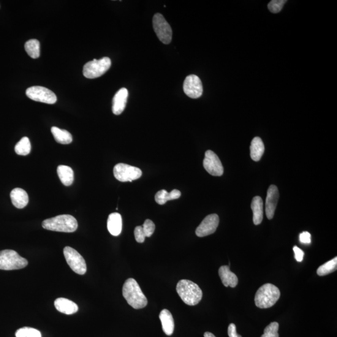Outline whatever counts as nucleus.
<instances>
[{"label":"nucleus","instance_id":"nucleus-18","mask_svg":"<svg viewBox=\"0 0 337 337\" xmlns=\"http://www.w3.org/2000/svg\"><path fill=\"white\" fill-rule=\"evenodd\" d=\"M11 200L15 207L18 209L25 208L29 202L28 195L23 189L15 188L10 193Z\"/></svg>","mask_w":337,"mask_h":337},{"label":"nucleus","instance_id":"nucleus-8","mask_svg":"<svg viewBox=\"0 0 337 337\" xmlns=\"http://www.w3.org/2000/svg\"><path fill=\"white\" fill-rule=\"evenodd\" d=\"M153 23L154 31L160 41L165 45L170 44L172 40L173 31L164 16L156 13L154 16Z\"/></svg>","mask_w":337,"mask_h":337},{"label":"nucleus","instance_id":"nucleus-16","mask_svg":"<svg viewBox=\"0 0 337 337\" xmlns=\"http://www.w3.org/2000/svg\"><path fill=\"white\" fill-rule=\"evenodd\" d=\"M54 306L57 311L66 315L75 314L78 311L77 304L65 298H56L54 301Z\"/></svg>","mask_w":337,"mask_h":337},{"label":"nucleus","instance_id":"nucleus-29","mask_svg":"<svg viewBox=\"0 0 337 337\" xmlns=\"http://www.w3.org/2000/svg\"><path fill=\"white\" fill-rule=\"evenodd\" d=\"M16 337H42L40 331L31 327H23L16 331Z\"/></svg>","mask_w":337,"mask_h":337},{"label":"nucleus","instance_id":"nucleus-1","mask_svg":"<svg viewBox=\"0 0 337 337\" xmlns=\"http://www.w3.org/2000/svg\"><path fill=\"white\" fill-rule=\"evenodd\" d=\"M123 295L127 304L135 309L145 308L148 304V300L140 285L135 279L130 278L124 282L123 287Z\"/></svg>","mask_w":337,"mask_h":337},{"label":"nucleus","instance_id":"nucleus-17","mask_svg":"<svg viewBox=\"0 0 337 337\" xmlns=\"http://www.w3.org/2000/svg\"><path fill=\"white\" fill-rule=\"evenodd\" d=\"M219 275L225 287L234 288L238 284V278L234 273L230 270L229 266L223 265L219 269Z\"/></svg>","mask_w":337,"mask_h":337},{"label":"nucleus","instance_id":"nucleus-22","mask_svg":"<svg viewBox=\"0 0 337 337\" xmlns=\"http://www.w3.org/2000/svg\"><path fill=\"white\" fill-rule=\"evenodd\" d=\"M250 149H251V156L253 161H259L265 151L264 145L261 138L255 137L253 139Z\"/></svg>","mask_w":337,"mask_h":337},{"label":"nucleus","instance_id":"nucleus-26","mask_svg":"<svg viewBox=\"0 0 337 337\" xmlns=\"http://www.w3.org/2000/svg\"><path fill=\"white\" fill-rule=\"evenodd\" d=\"M27 54L33 59L39 58L40 56V43L39 40L32 39L28 41L24 45Z\"/></svg>","mask_w":337,"mask_h":337},{"label":"nucleus","instance_id":"nucleus-3","mask_svg":"<svg viewBox=\"0 0 337 337\" xmlns=\"http://www.w3.org/2000/svg\"><path fill=\"white\" fill-rule=\"evenodd\" d=\"M42 226L46 230L70 233L77 230L78 224L74 217L63 214L45 220Z\"/></svg>","mask_w":337,"mask_h":337},{"label":"nucleus","instance_id":"nucleus-32","mask_svg":"<svg viewBox=\"0 0 337 337\" xmlns=\"http://www.w3.org/2000/svg\"><path fill=\"white\" fill-rule=\"evenodd\" d=\"M142 227L146 238H150L153 234L155 224L150 219H146Z\"/></svg>","mask_w":337,"mask_h":337},{"label":"nucleus","instance_id":"nucleus-24","mask_svg":"<svg viewBox=\"0 0 337 337\" xmlns=\"http://www.w3.org/2000/svg\"><path fill=\"white\" fill-rule=\"evenodd\" d=\"M57 173L62 184L66 186H70L74 181V172L72 168L67 165H59L57 168Z\"/></svg>","mask_w":337,"mask_h":337},{"label":"nucleus","instance_id":"nucleus-37","mask_svg":"<svg viewBox=\"0 0 337 337\" xmlns=\"http://www.w3.org/2000/svg\"><path fill=\"white\" fill-rule=\"evenodd\" d=\"M205 337H216V336L211 332H206L205 333Z\"/></svg>","mask_w":337,"mask_h":337},{"label":"nucleus","instance_id":"nucleus-30","mask_svg":"<svg viewBox=\"0 0 337 337\" xmlns=\"http://www.w3.org/2000/svg\"><path fill=\"white\" fill-rule=\"evenodd\" d=\"M279 328L278 323L272 322L265 328L264 333L261 337H279Z\"/></svg>","mask_w":337,"mask_h":337},{"label":"nucleus","instance_id":"nucleus-20","mask_svg":"<svg viewBox=\"0 0 337 337\" xmlns=\"http://www.w3.org/2000/svg\"><path fill=\"white\" fill-rule=\"evenodd\" d=\"M162 330L167 335H171L175 330V321L172 314L167 309L162 310L159 314Z\"/></svg>","mask_w":337,"mask_h":337},{"label":"nucleus","instance_id":"nucleus-6","mask_svg":"<svg viewBox=\"0 0 337 337\" xmlns=\"http://www.w3.org/2000/svg\"><path fill=\"white\" fill-rule=\"evenodd\" d=\"M111 66V59L104 57L100 59H93L84 65L83 75L86 78L94 79L105 74Z\"/></svg>","mask_w":337,"mask_h":337},{"label":"nucleus","instance_id":"nucleus-13","mask_svg":"<svg viewBox=\"0 0 337 337\" xmlns=\"http://www.w3.org/2000/svg\"><path fill=\"white\" fill-rule=\"evenodd\" d=\"M219 224V217L216 214L209 215L197 227L195 233L199 238L206 237L216 232Z\"/></svg>","mask_w":337,"mask_h":337},{"label":"nucleus","instance_id":"nucleus-36","mask_svg":"<svg viewBox=\"0 0 337 337\" xmlns=\"http://www.w3.org/2000/svg\"><path fill=\"white\" fill-rule=\"evenodd\" d=\"M228 335L229 337H242L236 331V326L233 323H230L228 327Z\"/></svg>","mask_w":337,"mask_h":337},{"label":"nucleus","instance_id":"nucleus-28","mask_svg":"<svg viewBox=\"0 0 337 337\" xmlns=\"http://www.w3.org/2000/svg\"><path fill=\"white\" fill-rule=\"evenodd\" d=\"M337 257L334 258L324 264L320 266L317 269V273L319 276H325L336 271Z\"/></svg>","mask_w":337,"mask_h":337},{"label":"nucleus","instance_id":"nucleus-14","mask_svg":"<svg viewBox=\"0 0 337 337\" xmlns=\"http://www.w3.org/2000/svg\"><path fill=\"white\" fill-rule=\"evenodd\" d=\"M279 192L275 185H271L267 191L265 202V213L268 219L273 218L278 203Z\"/></svg>","mask_w":337,"mask_h":337},{"label":"nucleus","instance_id":"nucleus-35","mask_svg":"<svg viewBox=\"0 0 337 337\" xmlns=\"http://www.w3.org/2000/svg\"><path fill=\"white\" fill-rule=\"evenodd\" d=\"M293 249L295 253V257L296 260H297L298 262H301V261L303 260L304 256V252L302 250L298 248L297 246L293 247Z\"/></svg>","mask_w":337,"mask_h":337},{"label":"nucleus","instance_id":"nucleus-27","mask_svg":"<svg viewBox=\"0 0 337 337\" xmlns=\"http://www.w3.org/2000/svg\"><path fill=\"white\" fill-rule=\"evenodd\" d=\"M31 149V143L28 138L24 137L16 144L15 151L16 154L20 156H26L30 153Z\"/></svg>","mask_w":337,"mask_h":337},{"label":"nucleus","instance_id":"nucleus-19","mask_svg":"<svg viewBox=\"0 0 337 337\" xmlns=\"http://www.w3.org/2000/svg\"><path fill=\"white\" fill-rule=\"evenodd\" d=\"M107 227L111 235L114 236L120 235L123 227L121 214L117 213L111 214L108 217Z\"/></svg>","mask_w":337,"mask_h":337},{"label":"nucleus","instance_id":"nucleus-10","mask_svg":"<svg viewBox=\"0 0 337 337\" xmlns=\"http://www.w3.org/2000/svg\"><path fill=\"white\" fill-rule=\"evenodd\" d=\"M26 96L35 102L53 105L57 102L56 94L43 86H32L27 89Z\"/></svg>","mask_w":337,"mask_h":337},{"label":"nucleus","instance_id":"nucleus-31","mask_svg":"<svg viewBox=\"0 0 337 337\" xmlns=\"http://www.w3.org/2000/svg\"><path fill=\"white\" fill-rule=\"evenodd\" d=\"M286 2V0H273L268 4V10L273 13H279L281 12Z\"/></svg>","mask_w":337,"mask_h":337},{"label":"nucleus","instance_id":"nucleus-25","mask_svg":"<svg viewBox=\"0 0 337 337\" xmlns=\"http://www.w3.org/2000/svg\"><path fill=\"white\" fill-rule=\"evenodd\" d=\"M51 132L57 143L62 145H69L73 141L72 135L66 130L61 129L57 127H51Z\"/></svg>","mask_w":337,"mask_h":337},{"label":"nucleus","instance_id":"nucleus-7","mask_svg":"<svg viewBox=\"0 0 337 337\" xmlns=\"http://www.w3.org/2000/svg\"><path fill=\"white\" fill-rule=\"evenodd\" d=\"M113 173L117 180L121 182H132L137 180L142 176V171L140 168L124 163L116 165Z\"/></svg>","mask_w":337,"mask_h":337},{"label":"nucleus","instance_id":"nucleus-9","mask_svg":"<svg viewBox=\"0 0 337 337\" xmlns=\"http://www.w3.org/2000/svg\"><path fill=\"white\" fill-rule=\"evenodd\" d=\"M63 253L68 264L75 273L84 275L86 273V263L80 253L70 247H64Z\"/></svg>","mask_w":337,"mask_h":337},{"label":"nucleus","instance_id":"nucleus-21","mask_svg":"<svg viewBox=\"0 0 337 337\" xmlns=\"http://www.w3.org/2000/svg\"><path fill=\"white\" fill-rule=\"evenodd\" d=\"M251 208L253 212V222L255 225H259L263 217V203L262 198L256 196L253 198Z\"/></svg>","mask_w":337,"mask_h":337},{"label":"nucleus","instance_id":"nucleus-12","mask_svg":"<svg viewBox=\"0 0 337 337\" xmlns=\"http://www.w3.org/2000/svg\"><path fill=\"white\" fill-rule=\"evenodd\" d=\"M183 89L187 96L192 99L199 98L203 92V84L200 78L194 75L188 76L184 81Z\"/></svg>","mask_w":337,"mask_h":337},{"label":"nucleus","instance_id":"nucleus-2","mask_svg":"<svg viewBox=\"0 0 337 337\" xmlns=\"http://www.w3.org/2000/svg\"><path fill=\"white\" fill-rule=\"evenodd\" d=\"M177 292L182 300L187 305L196 306L203 298V292L200 288L194 282L183 279L177 284Z\"/></svg>","mask_w":337,"mask_h":337},{"label":"nucleus","instance_id":"nucleus-11","mask_svg":"<svg viewBox=\"0 0 337 337\" xmlns=\"http://www.w3.org/2000/svg\"><path fill=\"white\" fill-rule=\"evenodd\" d=\"M203 165L207 172L212 176H221L224 173V167L221 160L216 153L211 150L206 152Z\"/></svg>","mask_w":337,"mask_h":337},{"label":"nucleus","instance_id":"nucleus-4","mask_svg":"<svg viewBox=\"0 0 337 337\" xmlns=\"http://www.w3.org/2000/svg\"><path fill=\"white\" fill-rule=\"evenodd\" d=\"M281 297V292L272 284L263 285L258 289L255 296V306L260 309H268L275 305Z\"/></svg>","mask_w":337,"mask_h":337},{"label":"nucleus","instance_id":"nucleus-34","mask_svg":"<svg viewBox=\"0 0 337 337\" xmlns=\"http://www.w3.org/2000/svg\"><path fill=\"white\" fill-rule=\"evenodd\" d=\"M299 240L301 243L309 244L311 243V235L308 232H304L299 236Z\"/></svg>","mask_w":337,"mask_h":337},{"label":"nucleus","instance_id":"nucleus-33","mask_svg":"<svg viewBox=\"0 0 337 337\" xmlns=\"http://www.w3.org/2000/svg\"><path fill=\"white\" fill-rule=\"evenodd\" d=\"M134 236L136 241L138 243H143L145 241L146 235L143 229L142 226H137L134 229Z\"/></svg>","mask_w":337,"mask_h":337},{"label":"nucleus","instance_id":"nucleus-15","mask_svg":"<svg viewBox=\"0 0 337 337\" xmlns=\"http://www.w3.org/2000/svg\"><path fill=\"white\" fill-rule=\"evenodd\" d=\"M129 92L127 89L124 88L119 89L116 92L113 99V113L115 115H121L126 108L127 97Z\"/></svg>","mask_w":337,"mask_h":337},{"label":"nucleus","instance_id":"nucleus-5","mask_svg":"<svg viewBox=\"0 0 337 337\" xmlns=\"http://www.w3.org/2000/svg\"><path fill=\"white\" fill-rule=\"evenodd\" d=\"M28 260L13 250L0 251V270H18L28 265Z\"/></svg>","mask_w":337,"mask_h":337},{"label":"nucleus","instance_id":"nucleus-23","mask_svg":"<svg viewBox=\"0 0 337 337\" xmlns=\"http://www.w3.org/2000/svg\"><path fill=\"white\" fill-rule=\"evenodd\" d=\"M181 193L179 190L174 189L172 191L168 192L164 189L161 190L156 193L155 195V200L159 205H164L168 200L179 199L181 197Z\"/></svg>","mask_w":337,"mask_h":337}]
</instances>
